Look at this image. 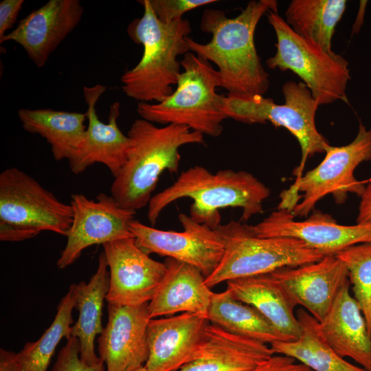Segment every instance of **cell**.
Instances as JSON below:
<instances>
[{"mask_svg": "<svg viewBox=\"0 0 371 371\" xmlns=\"http://www.w3.org/2000/svg\"><path fill=\"white\" fill-rule=\"evenodd\" d=\"M269 195V188L249 172L225 169L211 172L203 166H194L182 172L171 186L152 196L148 218L154 225L165 207L178 199L190 198L193 200L190 216L215 229L221 224L220 209L240 207V221L246 222L262 213V203Z\"/></svg>", "mask_w": 371, "mask_h": 371, "instance_id": "obj_2", "label": "cell"}, {"mask_svg": "<svg viewBox=\"0 0 371 371\" xmlns=\"http://www.w3.org/2000/svg\"><path fill=\"white\" fill-rule=\"evenodd\" d=\"M271 273L279 281L295 306H302L319 322L329 311L342 287L349 282L348 271L335 256Z\"/></svg>", "mask_w": 371, "mask_h": 371, "instance_id": "obj_18", "label": "cell"}, {"mask_svg": "<svg viewBox=\"0 0 371 371\" xmlns=\"http://www.w3.org/2000/svg\"><path fill=\"white\" fill-rule=\"evenodd\" d=\"M133 371H147V370L146 369V368L144 366L140 368H138L135 370H133Z\"/></svg>", "mask_w": 371, "mask_h": 371, "instance_id": "obj_38", "label": "cell"}, {"mask_svg": "<svg viewBox=\"0 0 371 371\" xmlns=\"http://www.w3.org/2000/svg\"><path fill=\"white\" fill-rule=\"evenodd\" d=\"M345 0H292L285 12V21L300 36L327 52L346 9Z\"/></svg>", "mask_w": 371, "mask_h": 371, "instance_id": "obj_28", "label": "cell"}, {"mask_svg": "<svg viewBox=\"0 0 371 371\" xmlns=\"http://www.w3.org/2000/svg\"><path fill=\"white\" fill-rule=\"evenodd\" d=\"M24 0H3L0 2V41L6 35L7 30L12 27Z\"/></svg>", "mask_w": 371, "mask_h": 371, "instance_id": "obj_34", "label": "cell"}, {"mask_svg": "<svg viewBox=\"0 0 371 371\" xmlns=\"http://www.w3.org/2000/svg\"><path fill=\"white\" fill-rule=\"evenodd\" d=\"M350 284L342 287L319 324L326 340L341 357H350L371 371V337L360 306L350 293Z\"/></svg>", "mask_w": 371, "mask_h": 371, "instance_id": "obj_21", "label": "cell"}, {"mask_svg": "<svg viewBox=\"0 0 371 371\" xmlns=\"http://www.w3.org/2000/svg\"><path fill=\"white\" fill-rule=\"evenodd\" d=\"M183 232L164 231L133 219L129 228L137 245L147 254H156L193 265L210 276L219 265L224 243L218 233L190 216L179 214Z\"/></svg>", "mask_w": 371, "mask_h": 371, "instance_id": "obj_11", "label": "cell"}, {"mask_svg": "<svg viewBox=\"0 0 371 371\" xmlns=\"http://www.w3.org/2000/svg\"><path fill=\"white\" fill-rule=\"evenodd\" d=\"M210 322L207 317L182 313L167 318H152L147 328L149 355L147 371H177L200 353Z\"/></svg>", "mask_w": 371, "mask_h": 371, "instance_id": "obj_17", "label": "cell"}, {"mask_svg": "<svg viewBox=\"0 0 371 371\" xmlns=\"http://www.w3.org/2000/svg\"><path fill=\"white\" fill-rule=\"evenodd\" d=\"M214 229L223 241L224 253L216 269L205 278L210 288L224 281L312 263L324 257L297 238L258 237L249 225L241 222L231 221Z\"/></svg>", "mask_w": 371, "mask_h": 371, "instance_id": "obj_6", "label": "cell"}, {"mask_svg": "<svg viewBox=\"0 0 371 371\" xmlns=\"http://www.w3.org/2000/svg\"><path fill=\"white\" fill-rule=\"evenodd\" d=\"M227 284L234 298L256 308L281 333L292 341L300 337L296 306L271 273L231 280Z\"/></svg>", "mask_w": 371, "mask_h": 371, "instance_id": "obj_23", "label": "cell"}, {"mask_svg": "<svg viewBox=\"0 0 371 371\" xmlns=\"http://www.w3.org/2000/svg\"><path fill=\"white\" fill-rule=\"evenodd\" d=\"M360 197L361 201L356 220L357 223L370 225L371 224V179L365 186L364 190Z\"/></svg>", "mask_w": 371, "mask_h": 371, "instance_id": "obj_36", "label": "cell"}, {"mask_svg": "<svg viewBox=\"0 0 371 371\" xmlns=\"http://www.w3.org/2000/svg\"><path fill=\"white\" fill-rule=\"evenodd\" d=\"M106 87L102 85L83 87L88 125L81 144L68 160L71 170L76 175L83 172L89 166L104 164L115 178L126 163L131 140L117 125L120 104L115 102L110 106L109 122H101L96 113V104Z\"/></svg>", "mask_w": 371, "mask_h": 371, "instance_id": "obj_15", "label": "cell"}, {"mask_svg": "<svg viewBox=\"0 0 371 371\" xmlns=\"http://www.w3.org/2000/svg\"><path fill=\"white\" fill-rule=\"evenodd\" d=\"M144 8L141 18L127 27L128 36L143 45L141 60L121 76L122 91L129 98L148 102H161L171 95L181 74L177 57L190 52L186 38L192 32L190 22L181 18L161 23L154 14L149 0L138 1Z\"/></svg>", "mask_w": 371, "mask_h": 371, "instance_id": "obj_4", "label": "cell"}, {"mask_svg": "<svg viewBox=\"0 0 371 371\" xmlns=\"http://www.w3.org/2000/svg\"><path fill=\"white\" fill-rule=\"evenodd\" d=\"M74 308L75 294L70 285L68 292L58 304L56 314L49 328L37 341L27 342L16 353L22 371H47L60 340L71 337Z\"/></svg>", "mask_w": 371, "mask_h": 371, "instance_id": "obj_29", "label": "cell"}, {"mask_svg": "<svg viewBox=\"0 0 371 371\" xmlns=\"http://www.w3.org/2000/svg\"><path fill=\"white\" fill-rule=\"evenodd\" d=\"M102 247L110 273L108 303L122 306L149 303L166 273L165 262L150 258L134 238L106 243Z\"/></svg>", "mask_w": 371, "mask_h": 371, "instance_id": "obj_14", "label": "cell"}, {"mask_svg": "<svg viewBox=\"0 0 371 371\" xmlns=\"http://www.w3.org/2000/svg\"><path fill=\"white\" fill-rule=\"evenodd\" d=\"M167 271L148 304L151 319L176 313H193L207 317L213 292L197 267L166 258Z\"/></svg>", "mask_w": 371, "mask_h": 371, "instance_id": "obj_20", "label": "cell"}, {"mask_svg": "<svg viewBox=\"0 0 371 371\" xmlns=\"http://www.w3.org/2000/svg\"><path fill=\"white\" fill-rule=\"evenodd\" d=\"M248 371H313L289 356L273 355Z\"/></svg>", "mask_w": 371, "mask_h": 371, "instance_id": "obj_33", "label": "cell"}, {"mask_svg": "<svg viewBox=\"0 0 371 371\" xmlns=\"http://www.w3.org/2000/svg\"><path fill=\"white\" fill-rule=\"evenodd\" d=\"M295 314L302 328L300 337L270 344L274 355L292 357L313 371H368L341 357L326 340L319 322L308 312L299 308Z\"/></svg>", "mask_w": 371, "mask_h": 371, "instance_id": "obj_26", "label": "cell"}, {"mask_svg": "<svg viewBox=\"0 0 371 371\" xmlns=\"http://www.w3.org/2000/svg\"><path fill=\"white\" fill-rule=\"evenodd\" d=\"M104 251L98 257V265L89 282L72 284L75 294V308L78 317L71 326V336L76 337L80 344V357L89 365L102 361L95 352V337L103 330L102 315L104 300L109 289L110 273Z\"/></svg>", "mask_w": 371, "mask_h": 371, "instance_id": "obj_24", "label": "cell"}, {"mask_svg": "<svg viewBox=\"0 0 371 371\" xmlns=\"http://www.w3.org/2000/svg\"><path fill=\"white\" fill-rule=\"evenodd\" d=\"M127 135L131 140L127 161L114 178L111 193L122 207L135 212L148 205L165 170L178 172L180 147L204 144V135L187 126L157 127L142 118L133 122Z\"/></svg>", "mask_w": 371, "mask_h": 371, "instance_id": "obj_3", "label": "cell"}, {"mask_svg": "<svg viewBox=\"0 0 371 371\" xmlns=\"http://www.w3.org/2000/svg\"><path fill=\"white\" fill-rule=\"evenodd\" d=\"M321 163L280 194L277 209L296 217L307 216L322 199L331 194L335 203H344L349 193L359 196L365 185L354 176L362 162L371 159V129L360 122L355 138L341 146H329Z\"/></svg>", "mask_w": 371, "mask_h": 371, "instance_id": "obj_8", "label": "cell"}, {"mask_svg": "<svg viewBox=\"0 0 371 371\" xmlns=\"http://www.w3.org/2000/svg\"><path fill=\"white\" fill-rule=\"evenodd\" d=\"M266 15L277 38L276 52L267 59V66L295 73L319 105L337 100L348 103L346 89L350 75L347 60L296 34L278 12L269 11Z\"/></svg>", "mask_w": 371, "mask_h": 371, "instance_id": "obj_9", "label": "cell"}, {"mask_svg": "<svg viewBox=\"0 0 371 371\" xmlns=\"http://www.w3.org/2000/svg\"><path fill=\"white\" fill-rule=\"evenodd\" d=\"M273 355L267 344L210 323L199 355L179 371H248Z\"/></svg>", "mask_w": 371, "mask_h": 371, "instance_id": "obj_22", "label": "cell"}, {"mask_svg": "<svg viewBox=\"0 0 371 371\" xmlns=\"http://www.w3.org/2000/svg\"><path fill=\"white\" fill-rule=\"evenodd\" d=\"M148 304L108 303V322L98 338L99 357L107 371H133L145 366L149 355L147 328L151 319Z\"/></svg>", "mask_w": 371, "mask_h": 371, "instance_id": "obj_16", "label": "cell"}, {"mask_svg": "<svg viewBox=\"0 0 371 371\" xmlns=\"http://www.w3.org/2000/svg\"><path fill=\"white\" fill-rule=\"evenodd\" d=\"M207 318L211 324L230 333L267 344L292 341L256 308L234 298L227 289L213 293Z\"/></svg>", "mask_w": 371, "mask_h": 371, "instance_id": "obj_27", "label": "cell"}, {"mask_svg": "<svg viewBox=\"0 0 371 371\" xmlns=\"http://www.w3.org/2000/svg\"><path fill=\"white\" fill-rule=\"evenodd\" d=\"M0 371H22L16 353L1 348Z\"/></svg>", "mask_w": 371, "mask_h": 371, "instance_id": "obj_37", "label": "cell"}, {"mask_svg": "<svg viewBox=\"0 0 371 371\" xmlns=\"http://www.w3.org/2000/svg\"><path fill=\"white\" fill-rule=\"evenodd\" d=\"M278 12L276 0H252L234 18L218 9H205L201 19V31L212 34L203 44L188 36L190 51L217 65L220 87L236 95H264L269 87L254 44V33L262 16Z\"/></svg>", "mask_w": 371, "mask_h": 371, "instance_id": "obj_1", "label": "cell"}, {"mask_svg": "<svg viewBox=\"0 0 371 371\" xmlns=\"http://www.w3.org/2000/svg\"><path fill=\"white\" fill-rule=\"evenodd\" d=\"M18 116L23 129L44 137L55 160L69 159L84 139L87 113L51 109H21Z\"/></svg>", "mask_w": 371, "mask_h": 371, "instance_id": "obj_25", "label": "cell"}, {"mask_svg": "<svg viewBox=\"0 0 371 371\" xmlns=\"http://www.w3.org/2000/svg\"><path fill=\"white\" fill-rule=\"evenodd\" d=\"M73 220L71 205L58 200L30 175L16 168L0 174V221L38 234L67 236Z\"/></svg>", "mask_w": 371, "mask_h": 371, "instance_id": "obj_10", "label": "cell"}, {"mask_svg": "<svg viewBox=\"0 0 371 371\" xmlns=\"http://www.w3.org/2000/svg\"><path fill=\"white\" fill-rule=\"evenodd\" d=\"M84 13L79 0H49L21 19L14 30L0 41L20 45L38 67L78 25Z\"/></svg>", "mask_w": 371, "mask_h": 371, "instance_id": "obj_19", "label": "cell"}, {"mask_svg": "<svg viewBox=\"0 0 371 371\" xmlns=\"http://www.w3.org/2000/svg\"><path fill=\"white\" fill-rule=\"evenodd\" d=\"M37 235L30 230L0 221V240L1 241H22Z\"/></svg>", "mask_w": 371, "mask_h": 371, "instance_id": "obj_35", "label": "cell"}, {"mask_svg": "<svg viewBox=\"0 0 371 371\" xmlns=\"http://www.w3.org/2000/svg\"><path fill=\"white\" fill-rule=\"evenodd\" d=\"M181 73L173 93L159 103L138 102L140 117L152 123L185 125L203 135L218 137L223 131L225 96L216 93L220 87L218 70L192 52L179 61Z\"/></svg>", "mask_w": 371, "mask_h": 371, "instance_id": "obj_5", "label": "cell"}, {"mask_svg": "<svg viewBox=\"0 0 371 371\" xmlns=\"http://www.w3.org/2000/svg\"><path fill=\"white\" fill-rule=\"evenodd\" d=\"M282 91L284 98L282 104L260 95L228 94L224 99V112L227 118L240 122L251 124L269 122L276 127L287 129L301 148V161L293 172L297 181L303 175L308 158L325 153L330 144L316 127L315 114L319 105L310 89L303 82L289 80L283 85Z\"/></svg>", "mask_w": 371, "mask_h": 371, "instance_id": "obj_7", "label": "cell"}, {"mask_svg": "<svg viewBox=\"0 0 371 371\" xmlns=\"http://www.w3.org/2000/svg\"><path fill=\"white\" fill-rule=\"evenodd\" d=\"M335 256L348 271L354 297L363 314L371 337V242L352 245Z\"/></svg>", "mask_w": 371, "mask_h": 371, "instance_id": "obj_30", "label": "cell"}, {"mask_svg": "<svg viewBox=\"0 0 371 371\" xmlns=\"http://www.w3.org/2000/svg\"><path fill=\"white\" fill-rule=\"evenodd\" d=\"M104 361L89 365L80 357L78 339L71 336L66 344L59 350L52 371H104Z\"/></svg>", "mask_w": 371, "mask_h": 371, "instance_id": "obj_31", "label": "cell"}, {"mask_svg": "<svg viewBox=\"0 0 371 371\" xmlns=\"http://www.w3.org/2000/svg\"><path fill=\"white\" fill-rule=\"evenodd\" d=\"M157 18L169 23L182 18L186 12L199 7L217 2L216 0H149Z\"/></svg>", "mask_w": 371, "mask_h": 371, "instance_id": "obj_32", "label": "cell"}, {"mask_svg": "<svg viewBox=\"0 0 371 371\" xmlns=\"http://www.w3.org/2000/svg\"><path fill=\"white\" fill-rule=\"evenodd\" d=\"M71 199L73 220L56 262L58 269L73 264L91 245L134 238L129 225L136 212L122 207L111 195L100 193L95 201L74 194Z\"/></svg>", "mask_w": 371, "mask_h": 371, "instance_id": "obj_12", "label": "cell"}, {"mask_svg": "<svg viewBox=\"0 0 371 371\" xmlns=\"http://www.w3.org/2000/svg\"><path fill=\"white\" fill-rule=\"evenodd\" d=\"M295 218L290 211L277 209L250 227L260 238H297L324 256L336 255L354 245L371 242V224L341 225L330 214L315 208L305 220Z\"/></svg>", "mask_w": 371, "mask_h": 371, "instance_id": "obj_13", "label": "cell"}]
</instances>
